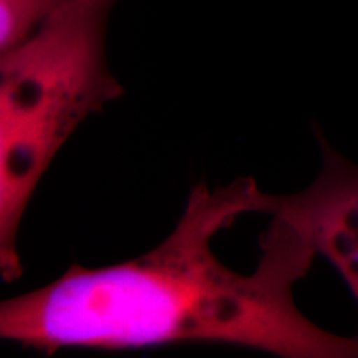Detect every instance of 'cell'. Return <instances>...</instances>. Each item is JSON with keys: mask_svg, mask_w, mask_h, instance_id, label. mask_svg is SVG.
Wrapping results in <instances>:
<instances>
[{"mask_svg": "<svg viewBox=\"0 0 358 358\" xmlns=\"http://www.w3.org/2000/svg\"><path fill=\"white\" fill-rule=\"evenodd\" d=\"M257 182L239 178L192 187L174 229L140 257L106 267L71 266L43 287L0 303V337L45 355L221 343L282 358H358V335L308 320L294 287L319 256L294 224L272 216L250 274L213 250L217 232L256 214Z\"/></svg>", "mask_w": 358, "mask_h": 358, "instance_id": "1", "label": "cell"}, {"mask_svg": "<svg viewBox=\"0 0 358 358\" xmlns=\"http://www.w3.org/2000/svg\"><path fill=\"white\" fill-rule=\"evenodd\" d=\"M116 0H69L32 35L0 53V272H24L19 232L58 151L88 116L124 93L106 65Z\"/></svg>", "mask_w": 358, "mask_h": 358, "instance_id": "2", "label": "cell"}, {"mask_svg": "<svg viewBox=\"0 0 358 358\" xmlns=\"http://www.w3.org/2000/svg\"><path fill=\"white\" fill-rule=\"evenodd\" d=\"M322 169L310 186L285 196L261 191L259 214L294 224L342 277L358 302V164L334 150L320 129Z\"/></svg>", "mask_w": 358, "mask_h": 358, "instance_id": "3", "label": "cell"}, {"mask_svg": "<svg viewBox=\"0 0 358 358\" xmlns=\"http://www.w3.org/2000/svg\"><path fill=\"white\" fill-rule=\"evenodd\" d=\"M66 2L69 0H0V53L24 42Z\"/></svg>", "mask_w": 358, "mask_h": 358, "instance_id": "4", "label": "cell"}]
</instances>
